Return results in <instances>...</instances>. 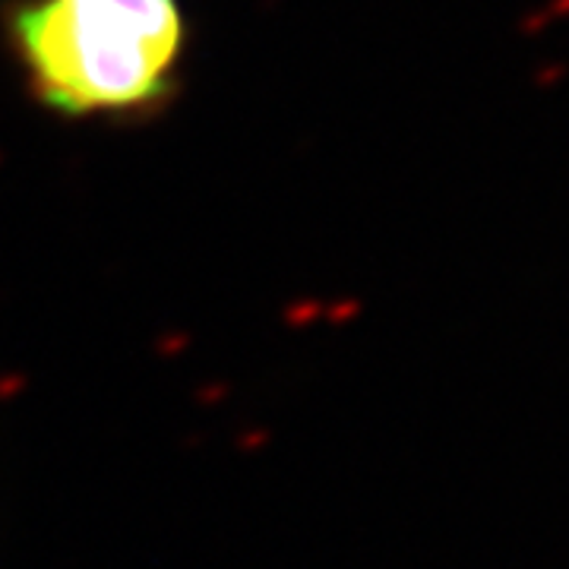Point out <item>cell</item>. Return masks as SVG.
Listing matches in <instances>:
<instances>
[{
	"instance_id": "6da1fadb",
	"label": "cell",
	"mask_w": 569,
	"mask_h": 569,
	"mask_svg": "<svg viewBox=\"0 0 569 569\" xmlns=\"http://www.w3.org/2000/svg\"><path fill=\"white\" fill-rule=\"evenodd\" d=\"M3 39L29 96L67 121H149L181 89V0H13Z\"/></svg>"
},
{
	"instance_id": "7a4b0ae2",
	"label": "cell",
	"mask_w": 569,
	"mask_h": 569,
	"mask_svg": "<svg viewBox=\"0 0 569 569\" xmlns=\"http://www.w3.org/2000/svg\"><path fill=\"white\" fill-rule=\"evenodd\" d=\"M548 17H569V0H553Z\"/></svg>"
}]
</instances>
